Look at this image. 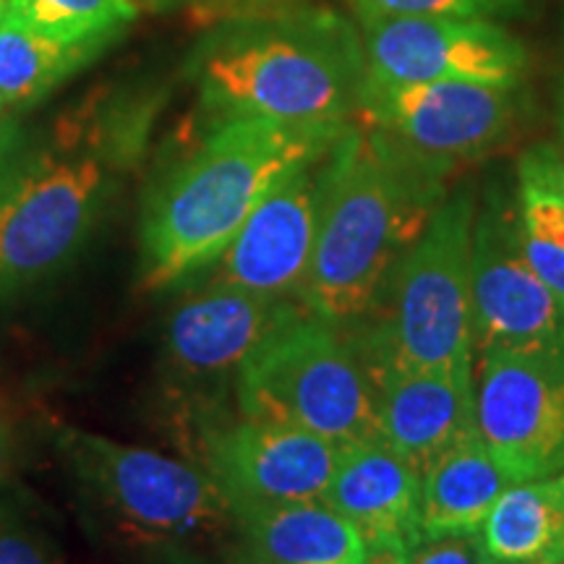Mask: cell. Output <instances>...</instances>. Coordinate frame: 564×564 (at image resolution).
Segmentation results:
<instances>
[{
    "label": "cell",
    "instance_id": "obj_12",
    "mask_svg": "<svg viewBox=\"0 0 564 564\" xmlns=\"http://www.w3.org/2000/svg\"><path fill=\"white\" fill-rule=\"evenodd\" d=\"M204 470L215 478L232 510L322 502L340 447L285 423L243 419L204 426Z\"/></svg>",
    "mask_w": 564,
    "mask_h": 564
},
{
    "label": "cell",
    "instance_id": "obj_7",
    "mask_svg": "<svg viewBox=\"0 0 564 564\" xmlns=\"http://www.w3.org/2000/svg\"><path fill=\"white\" fill-rule=\"evenodd\" d=\"M108 194V165L91 154H34L0 204V295L21 293L68 267L87 243Z\"/></svg>",
    "mask_w": 564,
    "mask_h": 564
},
{
    "label": "cell",
    "instance_id": "obj_27",
    "mask_svg": "<svg viewBox=\"0 0 564 564\" xmlns=\"http://www.w3.org/2000/svg\"><path fill=\"white\" fill-rule=\"evenodd\" d=\"M361 564H408V546L382 541V544H366Z\"/></svg>",
    "mask_w": 564,
    "mask_h": 564
},
{
    "label": "cell",
    "instance_id": "obj_6",
    "mask_svg": "<svg viewBox=\"0 0 564 564\" xmlns=\"http://www.w3.org/2000/svg\"><path fill=\"white\" fill-rule=\"evenodd\" d=\"M476 196L444 199L387 280L390 314L371 340V366L470 369L474 301L470 241Z\"/></svg>",
    "mask_w": 564,
    "mask_h": 564
},
{
    "label": "cell",
    "instance_id": "obj_26",
    "mask_svg": "<svg viewBox=\"0 0 564 564\" xmlns=\"http://www.w3.org/2000/svg\"><path fill=\"white\" fill-rule=\"evenodd\" d=\"M32 158L34 152H30V147H26L24 131L19 129L13 118L6 116L0 121V204L6 202L11 188L17 186V181L26 171Z\"/></svg>",
    "mask_w": 564,
    "mask_h": 564
},
{
    "label": "cell",
    "instance_id": "obj_5",
    "mask_svg": "<svg viewBox=\"0 0 564 564\" xmlns=\"http://www.w3.org/2000/svg\"><path fill=\"white\" fill-rule=\"evenodd\" d=\"M236 394L243 419L285 423L337 447L379 440L369 369L335 324L306 306L293 308L246 358Z\"/></svg>",
    "mask_w": 564,
    "mask_h": 564
},
{
    "label": "cell",
    "instance_id": "obj_29",
    "mask_svg": "<svg viewBox=\"0 0 564 564\" xmlns=\"http://www.w3.org/2000/svg\"><path fill=\"white\" fill-rule=\"evenodd\" d=\"M220 3H243V6H253V3H270V0H220Z\"/></svg>",
    "mask_w": 564,
    "mask_h": 564
},
{
    "label": "cell",
    "instance_id": "obj_14",
    "mask_svg": "<svg viewBox=\"0 0 564 564\" xmlns=\"http://www.w3.org/2000/svg\"><path fill=\"white\" fill-rule=\"evenodd\" d=\"M369 377L377 394L379 440L421 476L447 449L478 434L470 369L371 366Z\"/></svg>",
    "mask_w": 564,
    "mask_h": 564
},
{
    "label": "cell",
    "instance_id": "obj_32",
    "mask_svg": "<svg viewBox=\"0 0 564 564\" xmlns=\"http://www.w3.org/2000/svg\"><path fill=\"white\" fill-rule=\"evenodd\" d=\"M560 123H562V133H564V87H562V108H560Z\"/></svg>",
    "mask_w": 564,
    "mask_h": 564
},
{
    "label": "cell",
    "instance_id": "obj_33",
    "mask_svg": "<svg viewBox=\"0 0 564 564\" xmlns=\"http://www.w3.org/2000/svg\"><path fill=\"white\" fill-rule=\"evenodd\" d=\"M486 564H497V562H486Z\"/></svg>",
    "mask_w": 564,
    "mask_h": 564
},
{
    "label": "cell",
    "instance_id": "obj_21",
    "mask_svg": "<svg viewBox=\"0 0 564 564\" xmlns=\"http://www.w3.org/2000/svg\"><path fill=\"white\" fill-rule=\"evenodd\" d=\"M518 238L533 272L564 301V165L552 147L520 158Z\"/></svg>",
    "mask_w": 564,
    "mask_h": 564
},
{
    "label": "cell",
    "instance_id": "obj_2",
    "mask_svg": "<svg viewBox=\"0 0 564 564\" xmlns=\"http://www.w3.org/2000/svg\"><path fill=\"white\" fill-rule=\"evenodd\" d=\"M345 126H291L253 116L212 121L202 144L141 204L139 285L167 291L209 270L257 204L295 167L327 154Z\"/></svg>",
    "mask_w": 564,
    "mask_h": 564
},
{
    "label": "cell",
    "instance_id": "obj_13",
    "mask_svg": "<svg viewBox=\"0 0 564 564\" xmlns=\"http://www.w3.org/2000/svg\"><path fill=\"white\" fill-rule=\"evenodd\" d=\"M322 158L295 167L257 204L212 264L209 285L241 288L270 299L301 293L319 225Z\"/></svg>",
    "mask_w": 564,
    "mask_h": 564
},
{
    "label": "cell",
    "instance_id": "obj_9",
    "mask_svg": "<svg viewBox=\"0 0 564 564\" xmlns=\"http://www.w3.org/2000/svg\"><path fill=\"white\" fill-rule=\"evenodd\" d=\"M476 429L510 484L564 468V350L481 352Z\"/></svg>",
    "mask_w": 564,
    "mask_h": 564
},
{
    "label": "cell",
    "instance_id": "obj_25",
    "mask_svg": "<svg viewBox=\"0 0 564 564\" xmlns=\"http://www.w3.org/2000/svg\"><path fill=\"white\" fill-rule=\"evenodd\" d=\"M481 533L421 535L408 549V564H486Z\"/></svg>",
    "mask_w": 564,
    "mask_h": 564
},
{
    "label": "cell",
    "instance_id": "obj_8",
    "mask_svg": "<svg viewBox=\"0 0 564 564\" xmlns=\"http://www.w3.org/2000/svg\"><path fill=\"white\" fill-rule=\"evenodd\" d=\"M470 301L478 352L564 350V301L528 264L518 238V207L497 192L476 209Z\"/></svg>",
    "mask_w": 564,
    "mask_h": 564
},
{
    "label": "cell",
    "instance_id": "obj_3",
    "mask_svg": "<svg viewBox=\"0 0 564 564\" xmlns=\"http://www.w3.org/2000/svg\"><path fill=\"white\" fill-rule=\"evenodd\" d=\"M188 74L212 121L343 126L361 105V30L343 13L306 6L241 13L194 47Z\"/></svg>",
    "mask_w": 564,
    "mask_h": 564
},
{
    "label": "cell",
    "instance_id": "obj_16",
    "mask_svg": "<svg viewBox=\"0 0 564 564\" xmlns=\"http://www.w3.org/2000/svg\"><path fill=\"white\" fill-rule=\"evenodd\" d=\"M322 502L343 514L366 544L421 539V474L382 440L340 447Z\"/></svg>",
    "mask_w": 564,
    "mask_h": 564
},
{
    "label": "cell",
    "instance_id": "obj_22",
    "mask_svg": "<svg viewBox=\"0 0 564 564\" xmlns=\"http://www.w3.org/2000/svg\"><path fill=\"white\" fill-rule=\"evenodd\" d=\"M137 11V0H11L9 3V13L26 26L66 40L121 34Z\"/></svg>",
    "mask_w": 564,
    "mask_h": 564
},
{
    "label": "cell",
    "instance_id": "obj_23",
    "mask_svg": "<svg viewBox=\"0 0 564 564\" xmlns=\"http://www.w3.org/2000/svg\"><path fill=\"white\" fill-rule=\"evenodd\" d=\"M358 21L387 17H434L499 21L523 17L531 0H345Z\"/></svg>",
    "mask_w": 564,
    "mask_h": 564
},
{
    "label": "cell",
    "instance_id": "obj_4",
    "mask_svg": "<svg viewBox=\"0 0 564 564\" xmlns=\"http://www.w3.org/2000/svg\"><path fill=\"white\" fill-rule=\"evenodd\" d=\"M58 449L76 484L131 544L192 564L236 531V514L207 470L154 449L61 429Z\"/></svg>",
    "mask_w": 564,
    "mask_h": 564
},
{
    "label": "cell",
    "instance_id": "obj_28",
    "mask_svg": "<svg viewBox=\"0 0 564 564\" xmlns=\"http://www.w3.org/2000/svg\"><path fill=\"white\" fill-rule=\"evenodd\" d=\"M13 453H17V442H13L11 426L0 419V484L6 481L13 468Z\"/></svg>",
    "mask_w": 564,
    "mask_h": 564
},
{
    "label": "cell",
    "instance_id": "obj_10",
    "mask_svg": "<svg viewBox=\"0 0 564 564\" xmlns=\"http://www.w3.org/2000/svg\"><path fill=\"white\" fill-rule=\"evenodd\" d=\"M358 30L364 40V82L523 87L531 68L523 42L494 21L387 17L358 21Z\"/></svg>",
    "mask_w": 564,
    "mask_h": 564
},
{
    "label": "cell",
    "instance_id": "obj_24",
    "mask_svg": "<svg viewBox=\"0 0 564 564\" xmlns=\"http://www.w3.org/2000/svg\"><path fill=\"white\" fill-rule=\"evenodd\" d=\"M0 564H66L61 546L19 502L0 499Z\"/></svg>",
    "mask_w": 564,
    "mask_h": 564
},
{
    "label": "cell",
    "instance_id": "obj_17",
    "mask_svg": "<svg viewBox=\"0 0 564 564\" xmlns=\"http://www.w3.org/2000/svg\"><path fill=\"white\" fill-rule=\"evenodd\" d=\"M238 564H361L366 541L324 502L241 507Z\"/></svg>",
    "mask_w": 564,
    "mask_h": 564
},
{
    "label": "cell",
    "instance_id": "obj_1",
    "mask_svg": "<svg viewBox=\"0 0 564 564\" xmlns=\"http://www.w3.org/2000/svg\"><path fill=\"white\" fill-rule=\"evenodd\" d=\"M453 167L421 158L369 123L345 126L322 158V202L301 301L322 319L369 314L387 280L444 202Z\"/></svg>",
    "mask_w": 564,
    "mask_h": 564
},
{
    "label": "cell",
    "instance_id": "obj_31",
    "mask_svg": "<svg viewBox=\"0 0 564 564\" xmlns=\"http://www.w3.org/2000/svg\"><path fill=\"white\" fill-rule=\"evenodd\" d=\"M9 110H11V108H9V105H6L3 97H0V121H3V118L9 116Z\"/></svg>",
    "mask_w": 564,
    "mask_h": 564
},
{
    "label": "cell",
    "instance_id": "obj_19",
    "mask_svg": "<svg viewBox=\"0 0 564 564\" xmlns=\"http://www.w3.org/2000/svg\"><path fill=\"white\" fill-rule=\"evenodd\" d=\"M510 478L474 434L421 476V535L478 533Z\"/></svg>",
    "mask_w": 564,
    "mask_h": 564
},
{
    "label": "cell",
    "instance_id": "obj_15",
    "mask_svg": "<svg viewBox=\"0 0 564 564\" xmlns=\"http://www.w3.org/2000/svg\"><path fill=\"white\" fill-rule=\"evenodd\" d=\"M295 306L230 285H209L175 306L165 329L167 369L181 382H223Z\"/></svg>",
    "mask_w": 564,
    "mask_h": 564
},
{
    "label": "cell",
    "instance_id": "obj_34",
    "mask_svg": "<svg viewBox=\"0 0 564 564\" xmlns=\"http://www.w3.org/2000/svg\"><path fill=\"white\" fill-rule=\"evenodd\" d=\"M562 564H564V562H562Z\"/></svg>",
    "mask_w": 564,
    "mask_h": 564
},
{
    "label": "cell",
    "instance_id": "obj_30",
    "mask_svg": "<svg viewBox=\"0 0 564 564\" xmlns=\"http://www.w3.org/2000/svg\"><path fill=\"white\" fill-rule=\"evenodd\" d=\"M9 3L11 0H0V21H3L6 13H9Z\"/></svg>",
    "mask_w": 564,
    "mask_h": 564
},
{
    "label": "cell",
    "instance_id": "obj_18",
    "mask_svg": "<svg viewBox=\"0 0 564 564\" xmlns=\"http://www.w3.org/2000/svg\"><path fill=\"white\" fill-rule=\"evenodd\" d=\"M486 560L497 564L564 562V468L510 484L481 525Z\"/></svg>",
    "mask_w": 564,
    "mask_h": 564
},
{
    "label": "cell",
    "instance_id": "obj_20",
    "mask_svg": "<svg viewBox=\"0 0 564 564\" xmlns=\"http://www.w3.org/2000/svg\"><path fill=\"white\" fill-rule=\"evenodd\" d=\"M121 34L66 40L37 32L6 13L0 21V97L9 108H32L53 89L89 66Z\"/></svg>",
    "mask_w": 564,
    "mask_h": 564
},
{
    "label": "cell",
    "instance_id": "obj_11",
    "mask_svg": "<svg viewBox=\"0 0 564 564\" xmlns=\"http://www.w3.org/2000/svg\"><path fill=\"white\" fill-rule=\"evenodd\" d=\"M520 105V87L364 82L358 116L421 158L455 167L502 144L514 129Z\"/></svg>",
    "mask_w": 564,
    "mask_h": 564
}]
</instances>
